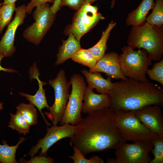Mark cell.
<instances>
[{"instance_id":"obj_31","label":"cell","mask_w":163,"mask_h":163,"mask_svg":"<svg viewBox=\"0 0 163 163\" xmlns=\"http://www.w3.org/2000/svg\"><path fill=\"white\" fill-rule=\"evenodd\" d=\"M22 161L27 163H53L54 162L53 159L50 157L39 155L31 157L28 161L24 160Z\"/></svg>"},{"instance_id":"obj_2","label":"cell","mask_w":163,"mask_h":163,"mask_svg":"<svg viewBox=\"0 0 163 163\" xmlns=\"http://www.w3.org/2000/svg\"><path fill=\"white\" fill-rule=\"evenodd\" d=\"M108 95L109 107L115 112L134 111L149 105L163 106V89L149 81L128 78L115 82Z\"/></svg>"},{"instance_id":"obj_26","label":"cell","mask_w":163,"mask_h":163,"mask_svg":"<svg viewBox=\"0 0 163 163\" xmlns=\"http://www.w3.org/2000/svg\"><path fill=\"white\" fill-rule=\"evenodd\" d=\"M16 8L15 2L3 5L0 7V34L5 27L11 22Z\"/></svg>"},{"instance_id":"obj_1","label":"cell","mask_w":163,"mask_h":163,"mask_svg":"<svg viewBox=\"0 0 163 163\" xmlns=\"http://www.w3.org/2000/svg\"><path fill=\"white\" fill-rule=\"evenodd\" d=\"M115 111L109 107L88 114L75 126L70 145L84 155L89 153L115 149L126 141L116 127Z\"/></svg>"},{"instance_id":"obj_9","label":"cell","mask_w":163,"mask_h":163,"mask_svg":"<svg viewBox=\"0 0 163 163\" xmlns=\"http://www.w3.org/2000/svg\"><path fill=\"white\" fill-rule=\"evenodd\" d=\"M49 84L54 90V102L48 109L50 112H45V114L52 122L53 126H57L62 118L65 110L70 94L69 89L70 82L67 81L65 71L62 69L56 78L49 80Z\"/></svg>"},{"instance_id":"obj_18","label":"cell","mask_w":163,"mask_h":163,"mask_svg":"<svg viewBox=\"0 0 163 163\" xmlns=\"http://www.w3.org/2000/svg\"><path fill=\"white\" fill-rule=\"evenodd\" d=\"M155 4L154 0H142L136 9L128 14L126 19V25L138 26L145 22L149 11L153 9Z\"/></svg>"},{"instance_id":"obj_21","label":"cell","mask_w":163,"mask_h":163,"mask_svg":"<svg viewBox=\"0 0 163 163\" xmlns=\"http://www.w3.org/2000/svg\"><path fill=\"white\" fill-rule=\"evenodd\" d=\"M27 139L20 137L17 144L13 146L9 145L6 141H3V145L0 144V162L2 163H16L15 158L17 149L19 145Z\"/></svg>"},{"instance_id":"obj_3","label":"cell","mask_w":163,"mask_h":163,"mask_svg":"<svg viewBox=\"0 0 163 163\" xmlns=\"http://www.w3.org/2000/svg\"><path fill=\"white\" fill-rule=\"evenodd\" d=\"M127 44L133 49L145 50L151 61H159L163 55V28L145 22L132 26Z\"/></svg>"},{"instance_id":"obj_20","label":"cell","mask_w":163,"mask_h":163,"mask_svg":"<svg viewBox=\"0 0 163 163\" xmlns=\"http://www.w3.org/2000/svg\"><path fill=\"white\" fill-rule=\"evenodd\" d=\"M116 23L112 21L104 31L102 32L101 38L97 43L92 47L88 49L97 61L104 55L107 47V44L110 32L115 27Z\"/></svg>"},{"instance_id":"obj_32","label":"cell","mask_w":163,"mask_h":163,"mask_svg":"<svg viewBox=\"0 0 163 163\" xmlns=\"http://www.w3.org/2000/svg\"><path fill=\"white\" fill-rule=\"evenodd\" d=\"M54 0H30V2L26 6V13L30 14L33 8L37 5L43 3H53Z\"/></svg>"},{"instance_id":"obj_7","label":"cell","mask_w":163,"mask_h":163,"mask_svg":"<svg viewBox=\"0 0 163 163\" xmlns=\"http://www.w3.org/2000/svg\"><path fill=\"white\" fill-rule=\"evenodd\" d=\"M153 141L121 143L116 149V157L108 158V163H148L152 159L149 153L153 148Z\"/></svg>"},{"instance_id":"obj_35","label":"cell","mask_w":163,"mask_h":163,"mask_svg":"<svg viewBox=\"0 0 163 163\" xmlns=\"http://www.w3.org/2000/svg\"><path fill=\"white\" fill-rule=\"evenodd\" d=\"M17 0H4L3 2L2 3L3 5H6L10 3L15 2Z\"/></svg>"},{"instance_id":"obj_14","label":"cell","mask_w":163,"mask_h":163,"mask_svg":"<svg viewBox=\"0 0 163 163\" xmlns=\"http://www.w3.org/2000/svg\"><path fill=\"white\" fill-rule=\"evenodd\" d=\"M89 71L90 72L104 73L108 77L117 80L120 79L126 80L128 78L122 72L119 61V55L115 52L105 53L97 62L94 67L89 69Z\"/></svg>"},{"instance_id":"obj_34","label":"cell","mask_w":163,"mask_h":163,"mask_svg":"<svg viewBox=\"0 0 163 163\" xmlns=\"http://www.w3.org/2000/svg\"><path fill=\"white\" fill-rule=\"evenodd\" d=\"M4 55L2 53H0V71H3L5 72L10 73L17 72V71L12 69H8L2 67L0 63L2 59L5 57Z\"/></svg>"},{"instance_id":"obj_33","label":"cell","mask_w":163,"mask_h":163,"mask_svg":"<svg viewBox=\"0 0 163 163\" xmlns=\"http://www.w3.org/2000/svg\"><path fill=\"white\" fill-rule=\"evenodd\" d=\"M61 0H54L53 4L50 7V9L52 12L55 14L60 9V3Z\"/></svg>"},{"instance_id":"obj_12","label":"cell","mask_w":163,"mask_h":163,"mask_svg":"<svg viewBox=\"0 0 163 163\" xmlns=\"http://www.w3.org/2000/svg\"><path fill=\"white\" fill-rule=\"evenodd\" d=\"M13 20L8 25L7 29L0 41V53L5 57L11 56L16 51L14 46L15 35L18 27L23 24L26 16V6L18 7Z\"/></svg>"},{"instance_id":"obj_28","label":"cell","mask_w":163,"mask_h":163,"mask_svg":"<svg viewBox=\"0 0 163 163\" xmlns=\"http://www.w3.org/2000/svg\"><path fill=\"white\" fill-rule=\"evenodd\" d=\"M146 73L151 80L157 82L163 85V59L155 63L151 69L148 68Z\"/></svg>"},{"instance_id":"obj_17","label":"cell","mask_w":163,"mask_h":163,"mask_svg":"<svg viewBox=\"0 0 163 163\" xmlns=\"http://www.w3.org/2000/svg\"><path fill=\"white\" fill-rule=\"evenodd\" d=\"M81 72L86 78L88 87L93 89H95L99 94H109L113 84L110 77H108L106 79L103 77L100 72H90L86 69L82 70Z\"/></svg>"},{"instance_id":"obj_30","label":"cell","mask_w":163,"mask_h":163,"mask_svg":"<svg viewBox=\"0 0 163 163\" xmlns=\"http://www.w3.org/2000/svg\"><path fill=\"white\" fill-rule=\"evenodd\" d=\"M86 2V0H61L60 7L66 6L76 11Z\"/></svg>"},{"instance_id":"obj_22","label":"cell","mask_w":163,"mask_h":163,"mask_svg":"<svg viewBox=\"0 0 163 163\" xmlns=\"http://www.w3.org/2000/svg\"><path fill=\"white\" fill-rule=\"evenodd\" d=\"M16 112L20 113L30 126L36 125L38 123V115L35 106L30 103H20L16 107Z\"/></svg>"},{"instance_id":"obj_25","label":"cell","mask_w":163,"mask_h":163,"mask_svg":"<svg viewBox=\"0 0 163 163\" xmlns=\"http://www.w3.org/2000/svg\"><path fill=\"white\" fill-rule=\"evenodd\" d=\"M71 59L74 61L86 66L89 69L94 67L97 62L88 49L82 48L75 53Z\"/></svg>"},{"instance_id":"obj_29","label":"cell","mask_w":163,"mask_h":163,"mask_svg":"<svg viewBox=\"0 0 163 163\" xmlns=\"http://www.w3.org/2000/svg\"><path fill=\"white\" fill-rule=\"evenodd\" d=\"M74 153L69 157L73 160L74 163H103L104 160L97 156H94L89 159L85 158L80 151L75 146H72Z\"/></svg>"},{"instance_id":"obj_10","label":"cell","mask_w":163,"mask_h":163,"mask_svg":"<svg viewBox=\"0 0 163 163\" xmlns=\"http://www.w3.org/2000/svg\"><path fill=\"white\" fill-rule=\"evenodd\" d=\"M36 7L33 14L35 22L25 29L23 36L28 42L38 45L52 26L56 14L51 11L48 3Z\"/></svg>"},{"instance_id":"obj_39","label":"cell","mask_w":163,"mask_h":163,"mask_svg":"<svg viewBox=\"0 0 163 163\" xmlns=\"http://www.w3.org/2000/svg\"><path fill=\"white\" fill-rule=\"evenodd\" d=\"M2 4H1V3H0V6L2 5Z\"/></svg>"},{"instance_id":"obj_13","label":"cell","mask_w":163,"mask_h":163,"mask_svg":"<svg viewBox=\"0 0 163 163\" xmlns=\"http://www.w3.org/2000/svg\"><path fill=\"white\" fill-rule=\"evenodd\" d=\"M135 116L150 131L163 136V118L160 107L149 105L133 111Z\"/></svg>"},{"instance_id":"obj_19","label":"cell","mask_w":163,"mask_h":163,"mask_svg":"<svg viewBox=\"0 0 163 163\" xmlns=\"http://www.w3.org/2000/svg\"><path fill=\"white\" fill-rule=\"evenodd\" d=\"M68 39L62 41L59 52L57 54L56 66L61 64L69 58H71L75 53L81 48L80 42L77 40L73 35L70 34Z\"/></svg>"},{"instance_id":"obj_4","label":"cell","mask_w":163,"mask_h":163,"mask_svg":"<svg viewBox=\"0 0 163 163\" xmlns=\"http://www.w3.org/2000/svg\"><path fill=\"white\" fill-rule=\"evenodd\" d=\"M114 121L118 130L126 141H152L158 136L139 120L133 111H115Z\"/></svg>"},{"instance_id":"obj_16","label":"cell","mask_w":163,"mask_h":163,"mask_svg":"<svg viewBox=\"0 0 163 163\" xmlns=\"http://www.w3.org/2000/svg\"><path fill=\"white\" fill-rule=\"evenodd\" d=\"M87 86L85 90L82 111L88 114L94 111L109 107L110 101L108 94H97Z\"/></svg>"},{"instance_id":"obj_23","label":"cell","mask_w":163,"mask_h":163,"mask_svg":"<svg viewBox=\"0 0 163 163\" xmlns=\"http://www.w3.org/2000/svg\"><path fill=\"white\" fill-rule=\"evenodd\" d=\"M10 120L8 127L17 131L19 134L25 135L29 133L30 126L20 113L16 112L15 114L10 113Z\"/></svg>"},{"instance_id":"obj_8","label":"cell","mask_w":163,"mask_h":163,"mask_svg":"<svg viewBox=\"0 0 163 163\" xmlns=\"http://www.w3.org/2000/svg\"><path fill=\"white\" fill-rule=\"evenodd\" d=\"M98 8L87 2L77 11L72 21L64 30L66 35L72 34L80 42L81 37L104 17L98 12Z\"/></svg>"},{"instance_id":"obj_6","label":"cell","mask_w":163,"mask_h":163,"mask_svg":"<svg viewBox=\"0 0 163 163\" xmlns=\"http://www.w3.org/2000/svg\"><path fill=\"white\" fill-rule=\"evenodd\" d=\"M70 82L72 89L64 113L59 122L61 125L69 123L75 126L82 119V101L86 87L85 80L81 75L75 74L71 77Z\"/></svg>"},{"instance_id":"obj_37","label":"cell","mask_w":163,"mask_h":163,"mask_svg":"<svg viewBox=\"0 0 163 163\" xmlns=\"http://www.w3.org/2000/svg\"><path fill=\"white\" fill-rule=\"evenodd\" d=\"M97 0H86V2L91 4Z\"/></svg>"},{"instance_id":"obj_15","label":"cell","mask_w":163,"mask_h":163,"mask_svg":"<svg viewBox=\"0 0 163 163\" xmlns=\"http://www.w3.org/2000/svg\"><path fill=\"white\" fill-rule=\"evenodd\" d=\"M29 77L30 79H35L37 80L39 85V88L35 95H32L22 92L19 93V94L26 98L30 103L36 106L38 109L43 119L47 126H51L46 120L44 116V114L42 112V110L44 107L49 109V106L45 94V90L43 88V85L47 84L46 82L41 81L39 78V72L37 67L36 63L34 62L30 69Z\"/></svg>"},{"instance_id":"obj_27","label":"cell","mask_w":163,"mask_h":163,"mask_svg":"<svg viewBox=\"0 0 163 163\" xmlns=\"http://www.w3.org/2000/svg\"><path fill=\"white\" fill-rule=\"evenodd\" d=\"M153 148L151 152L154 158L150 163H163V136H158L153 141Z\"/></svg>"},{"instance_id":"obj_24","label":"cell","mask_w":163,"mask_h":163,"mask_svg":"<svg viewBox=\"0 0 163 163\" xmlns=\"http://www.w3.org/2000/svg\"><path fill=\"white\" fill-rule=\"evenodd\" d=\"M151 14L146 17V22L159 27L163 24V0H155Z\"/></svg>"},{"instance_id":"obj_5","label":"cell","mask_w":163,"mask_h":163,"mask_svg":"<svg viewBox=\"0 0 163 163\" xmlns=\"http://www.w3.org/2000/svg\"><path fill=\"white\" fill-rule=\"evenodd\" d=\"M128 46L121 48L119 55L121 70L125 77L136 80L146 82V71L151 61L146 51L142 49L135 50Z\"/></svg>"},{"instance_id":"obj_38","label":"cell","mask_w":163,"mask_h":163,"mask_svg":"<svg viewBox=\"0 0 163 163\" xmlns=\"http://www.w3.org/2000/svg\"><path fill=\"white\" fill-rule=\"evenodd\" d=\"M3 104L2 103H0V110L3 108Z\"/></svg>"},{"instance_id":"obj_36","label":"cell","mask_w":163,"mask_h":163,"mask_svg":"<svg viewBox=\"0 0 163 163\" xmlns=\"http://www.w3.org/2000/svg\"><path fill=\"white\" fill-rule=\"evenodd\" d=\"M116 0H112L111 2L110 8L112 9L114 8L115 2Z\"/></svg>"},{"instance_id":"obj_11","label":"cell","mask_w":163,"mask_h":163,"mask_svg":"<svg viewBox=\"0 0 163 163\" xmlns=\"http://www.w3.org/2000/svg\"><path fill=\"white\" fill-rule=\"evenodd\" d=\"M61 125L47 127V133L45 136L40 139L29 152L28 154L31 158L34 156L40 149L41 150L38 155L46 156L49 148L57 141L63 138L72 137L75 132V126L69 123Z\"/></svg>"}]
</instances>
